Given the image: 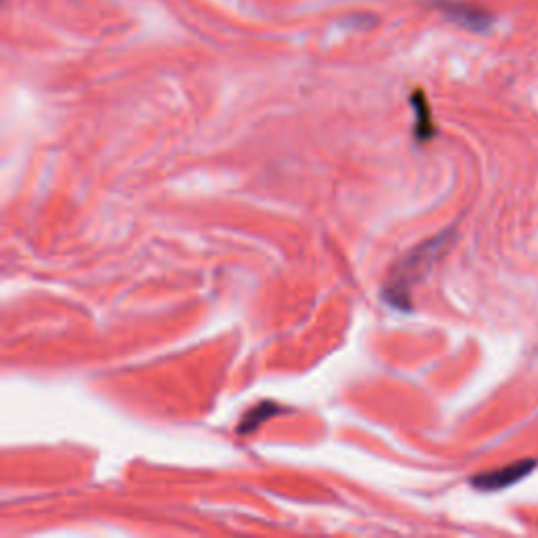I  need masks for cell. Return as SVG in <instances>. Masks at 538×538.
Here are the masks:
<instances>
[{"mask_svg": "<svg viewBox=\"0 0 538 538\" xmlns=\"http://www.w3.org/2000/svg\"><path fill=\"white\" fill-rule=\"evenodd\" d=\"M536 467V461H522L509 465L505 469L499 471H490L484 475H478V478H473V486L484 492H492V490H505L517 482H522L528 473H532V469Z\"/></svg>", "mask_w": 538, "mask_h": 538, "instance_id": "obj_1", "label": "cell"}, {"mask_svg": "<svg viewBox=\"0 0 538 538\" xmlns=\"http://www.w3.org/2000/svg\"><path fill=\"white\" fill-rule=\"evenodd\" d=\"M282 412H284V408H280L276 402H263V404L255 406L253 410L246 412L240 427H238V433H242V436L244 433H251V431L259 429L265 421H269L276 415H282Z\"/></svg>", "mask_w": 538, "mask_h": 538, "instance_id": "obj_2", "label": "cell"}]
</instances>
